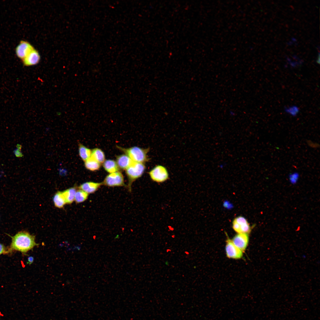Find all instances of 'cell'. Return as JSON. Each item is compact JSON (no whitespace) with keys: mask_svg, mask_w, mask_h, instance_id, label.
Wrapping results in <instances>:
<instances>
[{"mask_svg":"<svg viewBox=\"0 0 320 320\" xmlns=\"http://www.w3.org/2000/svg\"><path fill=\"white\" fill-rule=\"evenodd\" d=\"M88 196V193L79 189L76 192L74 200L77 203H81L86 200Z\"/></svg>","mask_w":320,"mask_h":320,"instance_id":"19","label":"cell"},{"mask_svg":"<svg viewBox=\"0 0 320 320\" xmlns=\"http://www.w3.org/2000/svg\"><path fill=\"white\" fill-rule=\"evenodd\" d=\"M34 48L29 42L21 41L17 47L15 52L17 57L23 60Z\"/></svg>","mask_w":320,"mask_h":320,"instance_id":"8","label":"cell"},{"mask_svg":"<svg viewBox=\"0 0 320 320\" xmlns=\"http://www.w3.org/2000/svg\"><path fill=\"white\" fill-rule=\"evenodd\" d=\"M145 169V166L144 163L133 162L126 169V174L128 179V187L130 191L131 190L132 183L142 176Z\"/></svg>","mask_w":320,"mask_h":320,"instance_id":"3","label":"cell"},{"mask_svg":"<svg viewBox=\"0 0 320 320\" xmlns=\"http://www.w3.org/2000/svg\"><path fill=\"white\" fill-rule=\"evenodd\" d=\"M40 59L41 57L39 52L34 48L22 61L25 66H29L38 64L40 62Z\"/></svg>","mask_w":320,"mask_h":320,"instance_id":"10","label":"cell"},{"mask_svg":"<svg viewBox=\"0 0 320 320\" xmlns=\"http://www.w3.org/2000/svg\"><path fill=\"white\" fill-rule=\"evenodd\" d=\"M53 201L55 206L58 208H62L66 203L62 192H57L55 195Z\"/></svg>","mask_w":320,"mask_h":320,"instance_id":"16","label":"cell"},{"mask_svg":"<svg viewBox=\"0 0 320 320\" xmlns=\"http://www.w3.org/2000/svg\"><path fill=\"white\" fill-rule=\"evenodd\" d=\"M85 166L87 169L95 171L98 170L101 165L100 163L90 157L85 161Z\"/></svg>","mask_w":320,"mask_h":320,"instance_id":"17","label":"cell"},{"mask_svg":"<svg viewBox=\"0 0 320 320\" xmlns=\"http://www.w3.org/2000/svg\"><path fill=\"white\" fill-rule=\"evenodd\" d=\"M103 166L105 170L110 173L118 171L119 169L116 162L113 160L105 161Z\"/></svg>","mask_w":320,"mask_h":320,"instance_id":"13","label":"cell"},{"mask_svg":"<svg viewBox=\"0 0 320 320\" xmlns=\"http://www.w3.org/2000/svg\"><path fill=\"white\" fill-rule=\"evenodd\" d=\"M5 252V248L4 246L0 244V255Z\"/></svg>","mask_w":320,"mask_h":320,"instance_id":"23","label":"cell"},{"mask_svg":"<svg viewBox=\"0 0 320 320\" xmlns=\"http://www.w3.org/2000/svg\"><path fill=\"white\" fill-rule=\"evenodd\" d=\"M91 157L100 164L103 163L105 160V155L103 151L98 148H95L92 151Z\"/></svg>","mask_w":320,"mask_h":320,"instance_id":"15","label":"cell"},{"mask_svg":"<svg viewBox=\"0 0 320 320\" xmlns=\"http://www.w3.org/2000/svg\"><path fill=\"white\" fill-rule=\"evenodd\" d=\"M76 190L75 188H71L62 192L66 203L71 204L74 200Z\"/></svg>","mask_w":320,"mask_h":320,"instance_id":"14","label":"cell"},{"mask_svg":"<svg viewBox=\"0 0 320 320\" xmlns=\"http://www.w3.org/2000/svg\"><path fill=\"white\" fill-rule=\"evenodd\" d=\"M102 185V183L88 182L81 185L79 188L88 194L91 193L96 191Z\"/></svg>","mask_w":320,"mask_h":320,"instance_id":"12","label":"cell"},{"mask_svg":"<svg viewBox=\"0 0 320 320\" xmlns=\"http://www.w3.org/2000/svg\"><path fill=\"white\" fill-rule=\"evenodd\" d=\"M38 244L35 243V236L25 231H21L12 238V249L25 253Z\"/></svg>","mask_w":320,"mask_h":320,"instance_id":"1","label":"cell"},{"mask_svg":"<svg viewBox=\"0 0 320 320\" xmlns=\"http://www.w3.org/2000/svg\"><path fill=\"white\" fill-rule=\"evenodd\" d=\"M79 153L81 158L85 161L91 157L92 151L83 145L80 144L79 146Z\"/></svg>","mask_w":320,"mask_h":320,"instance_id":"18","label":"cell"},{"mask_svg":"<svg viewBox=\"0 0 320 320\" xmlns=\"http://www.w3.org/2000/svg\"><path fill=\"white\" fill-rule=\"evenodd\" d=\"M116 162L119 168L126 170L133 163L132 160L126 154H122L117 156Z\"/></svg>","mask_w":320,"mask_h":320,"instance_id":"11","label":"cell"},{"mask_svg":"<svg viewBox=\"0 0 320 320\" xmlns=\"http://www.w3.org/2000/svg\"><path fill=\"white\" fill-rule=\"evenodd\" d=\"M102 185L109 187L123 186L125 185L122 173L118 171L108 175L102 182Z\"/></svg>","mask_w":320,"mask_h":320,"instance_id":"5","label":"cell"},{"mask_svg":"<svg viewBox=\"0 0 320 320\" xmlns=\"http://www.w3.org/2000/svg\"><path fill=\"white\" fill-rule=\"evenodd\" d=\"M16 147H17V148L21 149L22 146L20 144H17L16 145Z\"/></svg>","mask_w":320,"mask_h":320,"instance_id":"25","label":"cell"},{"mask_svg":"<svg viewBox=\"0 0 320 320\" xmlns=\"http://www.w3.org/2000/svg\"><path fill=\"white\" fill-rule=\"evenodd\" d=\"M284 111L287 113L293 116H296L299 112V108L296 105H292L289 107H285Z\"/></svg>","mask_w":320,"mask_h":320,"instance_id":"20","label":"cell"},{"mask_svg":"<svg viewBox=\"0 0 320 320\" xmlns=\"http://www.w3.org/2000/svg\"><path fill=\"white\" fill-rule=\"evenodd\" d=\"M226 242L225 253L228 258L239 259L243 257V252L233 243L231 239L227 238Z\"/></svg>","mask_w":320,"mask_h":320,"instance_id":"7","label":"cell"},{"mask_svg":"<svg viewBox=\"0 0 320 320\" xmlns=\"http://www.w3.org/2000/svg\"><path fill=\"white\" fill-rule=\"evenodd\" d=\"M232 228L237 233L249 234L251 228L247 219L242 216L234 218L232 222Z\"/></svg>","mask_w":320,"mask_h":320,"instance_id":"6","label":"cell"},{"mask_svg":"<svg viewBox=\"0 0 320 320\" xmlns=\"http://www.w3.org/2000/svg\"><path fill=\"white\" fill-rule=\"evenodd\" d=\"M299 175L298 173L295 172L290 175L289 178L291 182L292 183H295L297 180Z\"/></svg>","mask_w":320,"mask_h":320,"instance_id":"21","label":"cell"},{"mask_svg":"<svg viewBox=\"0 0 320 320\" xmlns=\"http://www.w3.org/2000/svg\"><path fill=\"white\" fill-rule=\"evenodd\" d=\"M33 258L32 257H29L28 258V261L29 263L31 264L33 261Z\"/></svg>","mask_w":320,"mask_h":320,"instance_id":"24","label":"cell"},{"mask_svg":"<svg viewBox=\"0 0 320 320\" xmlns=\"http://www.w3.org/2000/svg\"><path fill=\"white\" fill-rule=\"evenodd\" d=\"M151 179L153 181L161 183L167 180L169 177L168 172L167 169L161 165L155 167L149 173Z\"/></svg>","mask_w":320,"mask_h":320,"instance_id":"4","label":"cell"},{"mask_svg":"<svg viewBox=\"0 0 320 320\" xmlns=\"http://www.w3.org/2000/svg\"><path fill=\"white\" fill-rule=\"evenodd\" d=\"M231 240L233 243L244 252L247 249L249 243V234L237 233Z\"/></svg>","mask_w":320,"mask_h":320,"instance_id":"9","label":"cell"},{"mask_svg":"<svg viewBox=\"0 0 320 320\" xmlns=\"http://www.w3.org/2000/svg\"><path fill=\"white\" fill-rule=\"evenodd\" d=\"M118 148L134 162L144 163L148 160L147 156L148 149H143L137 146L128 148H122L119 146H118Z\"/></svg>","mask_w":320,"mask_h":320,"instance_id":"2","label":"cell"},{"mask_svg":"<svg viewBox=\"0 0 320 320\" xmlns=\"http://www.w3.org/2000/svg\"><path fill=\"white\" fill-rule=\"evenodd\" d=\"M21 149L17 148L13 151V152L15 156L17 157H22L23 156L21 151Z\"/></svg>","mask_w":320,"mask_h":320,"instance_id":"22","label":"cell"}]
</instances>
